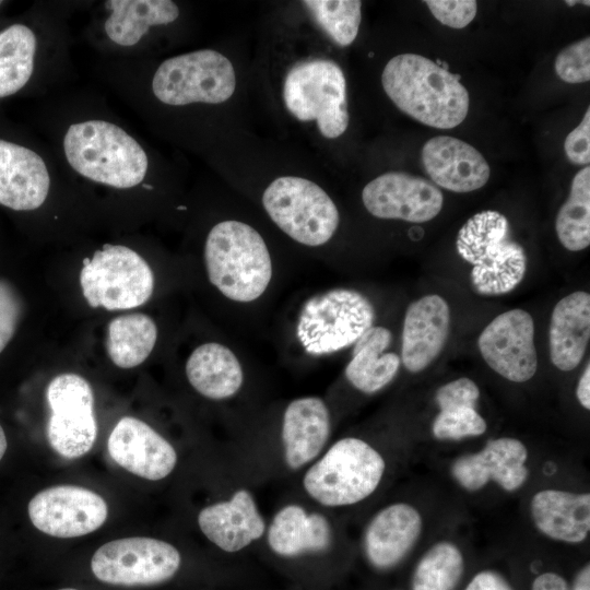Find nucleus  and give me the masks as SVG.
<instances>
[{
  "mask_svg": "<svg viewBox=\"0 0 590 590\" xmlns=\"http://www.w3.org/2000/svg\"><path fill=\"white\" fill-rule=\"evenodd\" d=\"M381 84L402 113L428 127L455 128L469 113V92L459 76L421 55L391 58L382 70Z\"/></svg>",
  "mask_w": 590,
  "mask_h": 590,
  "instance_id": "f257e3e1",
  "label": "nucleus"
},
{
  "mask_svg": "<svg viewBox=\"0 0 590 590\" xmlns=\"http://www.w3.org/2000/svg\"><path fill=\"white\" fill-rule=\"evenodd\" d=\"M208 278L225 297L238 303L259 298L272 278V261L262 236L247 223L215 224L204 245Z\"/></svg>",
  "mask_w": 590,
  "mask_h": 590,
  "instance_id": "f03ea898",
  "label": "nucleus"
},
{
  "mask_svg": "<svg viewBox=\"0 0 590 590\" xmlns=\"http://www.w3.org/2000/svg\"><path fill=\"white\" fill-rule=\"evenodd\" d=\"M71 167L93 181L125 189L139 185L148 170V156L125 130L104 120L71 125L63 139Z\"/></svg>",
  "mask_w": 590,
  "mask_h": 590,
  "instance_id": "7ed1b4c3",
  "label": "nucleus"
},
{
  "mask_svg": "<svg viewBox=\"0 0 590 590\" xmlns=\"http://www.w3.org/2000/svg\"><path fill=\"white\" fill-rule=\"evenodd\" d=\"M456 248L472 266V284L482 295L509 293L524 278V249L511 238L507 217L497 211L471 216L458 232Z\"/></svg>",
  "mask_w": 590,
  "mask_h": 590,
  "instance_id": "20e7f679",
  "label": "nucleus"
},
{
  "mask_svg": "<svg viewBox=\"0 0 590 590\" xmlns=\"http://www.w3.org/2000/svg\"><path fill=\"white\" fill-rule=\"evenodd\" d=\"M386 463L368 442L345 437L335 441L305 473L306 493L327 507L359 503L378 487Z\"/></svg>",
  "mask_w": 590,
  "mask_h": 590,
  "instance_id": "39448f33",
  "label": "nucleus"
},
{
  "mask_svg": "<svg viewBox=\"0 0 590 590\" xmlns=\"http://www.w3.org/2000/svg\"><path fill=\"white\" fill-rule=\"evenodd\" d=\"M282 96L287 111L299 121H315L322 137L337 139L346 131V79L333 60L312 58L294 64L285 74Z\"/></svg>",
  "mask_w": 590,
  "mask_h": 590,
  "instance_id": "423d86ee",
  "label": "nucleus"
},
{
  "mask_svg": "<svg viewBox=\"0 0 590 590\" xmlns=\"http://www.w3.org/2000/svg\"><path fill=\"white\" fill-rule=\"evenodd\" d=\"M375 320L369 299L352 288H332L307 299L296 333L305 351L324 355L354 344Z\"/></svg>",
  "mask_w": 590,
  "mask_h": 590,
  "instance_id": "0eeeda50",
  "label": "nucleus"
},
{
  "mask_svg": "<svg viewBox=\"0 0 590 590\" xmlns=\"http://www.w3.org/2000/svg\"><path fill=\"white\" fill-rule=\"evenodd\" d=\"M262 205L282 232L309 247L328 243L340 223L330 196L316 182L299 176L275 178L263 191Z\"/></svg>",
  "mask_w": 590,
  "mask_h": 590,
  "instance_id": "6e6552de",
  "label": "nucleus"
},
{
  "mask_svg": "<svg viewBox=\"0 0 590 590\" xmlns=\"http://www.w3.org/2000/svg\"><path fill=\"white\" fill-rule=\"evenodd\" d=\"M80 284L91 307L123 310L139 307L150 299L154 274L134 250L106 244L91 259H84Z\"/></svg>",
  "mask_w": 590,
  "mask_h": 590,
  "instance_id": "1a4fd4ad",
  "label": "nucleus"
},
{
  "mask_svg": "<svg viewBox=\"0 0 590 590\" xmlns=\"http://www.w3.org/2000/svg\"><path fill=\"white\" fill-rule=\"evenodd\" d=\"M181 566V555L170 543L146 536L109 541L90 559L92 577L115 588H149L173 579Z\"/></svg>",
  "mask_w": 590,
  "mask_h": 590,
  "instance_id": "9d476101",
  "label": "nucleus"
},
{
  "mask_svg": "<svg viewBox=\"0 0 590 590\" xmlns=\"http://www.w3.org/2000/svg\"><path fill=\"white\" fill-rule=\"evenodd\" d=\"M236 88L231 60L213 49H200L166 59L155 71L152 90L166 105L221 104Z\"/></svg>",
  "mask_w": 590,
  "mask_h": 590,
  "instance_id": "9b49d317",
  "label": "nucleus"
},
{
  "mask_svg": "<svg viewBox=\"0 0 590 590\" xmlns=\"http://www.w3.org/2000/svg\"><path fill=\"white\" fill-rule=\"evenodd\" d=\"M46 399L51 411L46 428L50 447L67 459L86 455L97 437L88 381L78 374H60L48 384Z\"/></svg>",
  "mask_w": 590,
  "mask_h": 590,
  "instance_id": "f8f14e48",
  "label": "nucleus"
},
{
  "mask_svg": "<svg viewBox=\"0 0 590 590\" xmlns=\"http://www.w3.org/2000/svg\"><path fill=\"white\" fill-rule=\"evenodd\" d=\"M32 524L60 539L78 538L99 529L107 519L106 500L94 491L76 485L47 487L27 505Z\"/></svg>",
  "mask_w": 590,
  "mask_h": 590,
  "instance_id": "ddd939ff",
  "label": "nucleus"
},
{
  "mask_svg": "<svg viewBox=\"0 0 590 590\" xmlns=\"http://www.w3.org/2000/svg\"><path fill=\"white\" fill-rule=\"evenodd\" d=\"M479 350L486 364L502 377L524 382L538 368L534 322L522 309L498 315L479 337Z\"/></svg>",
  "mask_w": 590,
  "mask_h": 590,
  "instance_id": "4468645a",
  "label": "nucleus"
},
{
  "mask_svg": "<svg viewBox=\"0 0 590 590\" xmlns=\"http://www.w3.org/2000/svg\"><path fill=\"white\" fill-rule=\"evenodd\" d=\"M366 210L384 220L424 223L442 209V192L433 182L404 172H388L370 180L362 191Z\"/></svg>",
  "mask_w": 590,
  "mask_h": 590,
  "instance_id": "2eb2a0df",
  "label": "nucleus"
},
{
  "mask_svg": "<svg viewBox=\"0 0 590 590\" xmlns=\"http://www.w3.org/2000/svg\"><path fill=\"white\" fill-rule=\"evenodd\" d=\"M110 458L128 472L150 481L169 475L176 463L175 448L145 422L121 417L107 440Z\"/></svg>",
  "mask_w": 590,
  "mask_h": 590,
  "instance_id": "dca6fc26",
  "label": "nucleus"
},
{
  "mask_svg": "<svg viewBox=\"0 0 590 590\" xmlns=\"http://www.w3.org/2000/svg\"><path fill=\"white\" fill-rule=\"evenodd\" d=\"M528 450L523 442L511 437L487 441L475 453L458 458L451 465L455 480L465 489L474 492L489 481L508 492L518 489L528 477Z\"/></svg>",
  "mask_w": 590,
  "mask_h": 590,
  "instance_id": "f3484780",
  "label": "nucleus"
},
{
  "mask_svg": "<svg viewBox=\"0 0 590 590\" xmlns=\"http://www.w3.org/2000/svg\"><path fill=\"white\" fill-rule=\"evenodd\" d=\"M422 163L439 187L464 193L482 188L491 168L484 156L471 144L449 135L429 139L422 149Z\"/></svg>",
  "mask_w": 590,
  "mask_h": 590,
  "instance_id": "a211bd4d",
  "label": "nucleus"
},
{
  "mask_svg": "<svg viewBox=\"0 0 590 590\" xmlns=\"http://www.w3.org/2000/svg\"><path fill=\"white\" fill-rule=\"evenodd\" d=\"M450 311L447 302L437 294L411 303L406 309L401 359L411 373L424 370L439 355L447 341Z\"/></svg>",
  "mask_w": 590,
  "mask_h": 590,
  "instance_id": "6ab92c4d",
  "label": "nucleus"
},
{
  "mask_svg": "<svg viewBox=\"0 0 590 590\" xmlns=\"http://www.w3.org/2000/svg\"><path fill=\"white\" fill-rule=\"evenodd\" d=\"M201 532L217 547L235 553L261 538L266 522L251 493L236 491L228 500L204 507L198 515Z\"/></svg>",
  "mask_w": 590,
  "mask_h": 590,
  "instance_id": "aec40b11",
  "label": "nucleus"
},
{
  "mask_svg": "<svg viewBox=\"0 0 590 590\" xmlns=\"http://www.w3.org/2000/svg\"><path fill=\"white\" fill-rule=\"evenodd\" d=\"M50 179L43 158L22 145L0 140V204L15 211L39 208Z\"/></svg>",
  "mask_w": 590,
  "mask_h": 590,
  "instance_id": "412c9836",
  "label": "nucleus"
},
{
  "mask_svg": "<svg viewBox=\"0 0 590 590\" xmlns=\"http://www.w3.org/2000/svg\"><path fill=\"white\" fill-rule=\"evenodd\" d=\"M422 531V517L411 505L391 504L369 521L364 535V550L377 569L398 565L412 550Z\"/></svg>",
  "mask_w": 590,
  "mask_h": 590,
  "instance_id": "4be33fe9",
  "label": "nucleus"
},
{
  "mask_svg": "<svg viewBox=\"0 0 590 590\" xmlns=\"http://www.w3.org/2000/svg\"><path fill=\"white\" fill-rule=\"evenodd\" d=\"M330 414L318 397L293 400L282 421L284 459L291 469H299L314 460L330 435Z\"/></svg>",
  "mask_w": 590,
  "mask_h": 590,
  "instance_id": "5701e85b",
  "label": "nucleus"
},
{
  "mask_svg": "<svg viewBox=\"0 0 590 590\" xmlns=\"http://www.w3.org/2000/svg\"><path fill=\"white\" fill-rule=\"evenodd\" d=\"M530 512L536 529L550 539L577 544L588 536L589 493L542 489L532 496Z\"/></svg>",
  "mask_w": 590,
  "mask_h": 590,
  "instance_id": "b1692460",
  "label": "nucleus"
},
{
  "mask_svg": "<svg viewBox=\"0 0 590 590\" xmlns=\"http://www.w3.org/2000/svg\"><path fill=\"white\" fill-rule=\"evenodd\" d=\"M590 339V295L578 291L554 307L548 329L550 358L563 371L576 368Z\"/></svg>",
  "mask_w": 590,
  "mask_h": 590,
  "instance_id": "393cba45",
  "label": "nucleus"
},
{
  "mask_svg": "<svg viewBox=\"0 0 590 590\" xmlns=\"http://www.w3.org/2000/svg\"><path fill=\"white\" fill-rule=\"evenodd\" d=\"M332 541V531L327 518L317 512H307L299 505H287L273 517L268 530L271 550L285 557L327 550Z\"/></svg>",
  "mask_w": 590,
  "mask_h": 590,
  "instance_id": "a878e982",
  "label": "nucleus"
},
{
  "mask_svg": "<svg viewBox=\"0 0 590 590\" xmlns=\"http://www.w3.org/2000/svg\"><path fill=\"white\" fill-rule=\"evenodd\" d=\"M477 385L465 377L439 387L435 400L439 413L433 422V435L441 440H460L485 433L487 424L476 411Z\"/></svg>",
  "mask_w": 590,
  "mask_h": 590,
  "instance_id": "bb28decb",
  "label": "nucleus"
},
{
  "mask_svg": "<svg viewBox=\"0 0 590 590\" xmlns=\"http://www.w3.org/2000/svg\"><path fill=\"white\" fill-rule=\"evenodd\" d=\"M186 376L197 392L212 400L233 397L244 381L237 356L216 342L201 344L192 351L186 363Z\"/></svg>",
  "mask_w": 590,
  "mask_h": 590,
  "instance_id": "cd10ccee",
  "label": "nucleus"
},
{
  "mask_svg": "<svg viewBox=\"0 0 590 590\" xmlns=\"http://www.w3.org/2000/svg\"><path fill=\"white\" fill-rule=\"evenodd\" d=\"M392 334L385 327H370L356 342L352 358L345 368L351 385L364 393H375L397 375L400 357L386 352Z\"/></svg>",
  "mask_w": 590,
  "mask_h": 590,
  "instance_id": "c85d7f7f",
  "label": "nucleus"
},
{
  "mask_svg": "<svg viewBox=\"0 0 590 590\" xmlns=\"http://www.w3.org/2000/svg\"><path fill=\"white\" fill-rule=\"evenodd\" d=\"M111 10L105 22L109 39L120 46H133L151 26L166 25L179 16V9L170 0H110Z\"/></svg>",
  "mask_w": 590,
  "mask_h": 590,
  "instance_id": "c756f323",
  "label": "nucleus"
},
{
  "mask_svg": "<svg viewBox=\"0 0 590 590\" xmlns=\"http://www.w3.org/2000/svg\"><path fill=\"white\" fill-rule=\"evenodd\" d=\"M157 339L154 320L141 312L114 318L107 328L106 351L120 368H133L151 354Z\"/></svg>",
  "mask_w": 590,
  "mask_h": 590,
  "instance_id": "7c9ffc66",
  "label": "nucleus"
},
{
  "mask_svg": "<svg viewBox=\"0 0 590 590\" xmlns=\"http://www.w3.org/2000/svg\"><path fill=\"white\" fill-rule=\"evenodd\" d=\"M36 37L23 24H13L0 32V98L20 91L34 68Z\"/></svg>",
  "mask_w": 590,
  "mask_h": 590,
  "instance_id": "2f4dec72",
  "label": "nucleus"
},
{
  "mask_svg": "<svg viewBox=\"0 0 590 590\" xmlns=\"http://www.w3.org/2000/svg\"><path fill=\"white\" fill-rule=\"evenodd\" d=\"M559 243L570 251L590 245V167L579 170L570 186L566 202L558 210L555 222Z\"/></svg>",
  "mask_w": 590,
  "mask_h": 590,
  "instance_id": "473e14b6",
  "label": "nucleus"
},
{
  "mask_svg": "<svg viewBox=\"0 0 590 590\" xmlns=\"http://www.w3.org/2000/svg\"><path fill=\"white\" fill-rule=\"evenodd\" d=\"M464 570L462 553L451 542L434 544L418 560L412 577L413 590H453Z\"/></svg>",
  "mask_w": 590,
  "mask_h": 590,
  "instance_id": "72a5a7b5",
  "label": "nucleus"
},
{
  "mask_svg": "<svg viewBox=\"0 0 590 590\" xmlns=\"http://www.w3.org/2000/svg\"><path fill=\"white\" fill-rule=\"evenodd\" d=\"M302 4L338 46H350L356 39L362 21V1L306 0Z\"/></svg>",
  "mask_w": 590,
  "mask_h": 590,
  "instance_id": "f704fd0d",
  "label": "nucleus"
},
{
  "mask_svg": "<svg viewBox=\"0 0 590 590\" xmlns=\"http://www.w3.org/2000/svg\"><path fill=\"white\" fill-rule=\"evenodd\" d=\"M557 76L570 84L590 80V38L586 37L564 48L555 59Z\"/></svg>",
  "mask_w": 590,
  "mask_h": 590,
  "instance_id": "c9c22d12",
  "label": "nucleus"
},
{
  "mask_svg": "<svg viewBox=\"0 0 590 590\" xmlns=\"http://www.w3.org/2000/svg\"><path fill=\"white\" fill-rule=\"evenodd\" d=\"M22 311L21 296L11 283L0 279V353L13 338Z\"/></svg>",
  "mask_w": 590,
  "mask_h": 590,
  "instance_id": "e433bc0d",
  "label": "nucleus"
},
{
  "mask_svg": "<svg viewBox=\"0 0 590 590\" xmlns=\"http://www.w3.org/2000/svg\"><path fill=\"white\" fill-rule=\"evenodd\" d=\"M424 2L437 21L457 30L469 25L477 12V2L474 0H428Z\"/></svg>",
  "mask_w": 590,
  "mask_h": 590,
  "instance_id": "4c0bfd02",
  "label": "nucleus"
},
{
  "mask_svg": "<svg viewBox=\"0 0 590 590\" xmlns=\"http://www.w3.org/2000/svg\"><path fill=\"white\" fill-rule=\"evenodd\" d=\"M564 150L567 158L575 165L588 166L590 163V110L587 109L581 122L568 133Z\"/></svg>",
  "mask_w": 590,
  "mask_h": 590,
  "instance_id": "58836bf2",
  "label": "nucleus"
},
{
  "mask_svg": "<svg viewBox=\"0 0 590 590\" xmlns=\"http://www.w3.org/2000/svg\"><path fill=\"white\" fill-rule=\"evenodd\" d=\"M465 590H512V588L499 574L482 570L471 579Z\"/></svg>",
  "mask_w": 590,
  "mask_h": 590,
  "instance_id": "ea45409f",
  "label": "nucleus"
},
{
  "mask_svg": "<svg viewBox=\"0 0 590 590\" xmlns=\"http://www.w3.org/2000/svg\"><path fill=\"white\" fill-rule=\"evenodd\" d=\"M532 590H569V588L562 576L555 573H544L534 579Z\"/></svg>",
  "mask_w": 590,
  "mask_h": 590,
  "instance_id": "a19ab883",
  "label": "nucleus"
},
{
  "mask_svg": "<svg viewBox=\"0 0 590 590\" xmlns=\"http://www.w3.org/2000/svg\"><path fill=\"white\" fill-rule=\"evenodd\" d=\"M579 403L587 410L590 409V365L582 373L576 389Z\"/></svg>",
  "mask_w": 590,
  "mask_h": 590,
  "instance_id": "79ce46f5",
  "label": "nucleus"
},
{
  "mask_svg": "<svg viewBox=\"0 0 590 590\" xmlns=\"http://www.w3.org/2000/svg\"><path fill=\"white\" fill-rule=\"evenodd\" d=\"M571 590H590V566L587 564L576 575Z\"/></svg>",
  "mask_w": 590,
  "mask_h": 590,
  "instance_id": "37998d69",
  "label": "nucleus"
},
{
  "mask_svg": "<svg viewBox=\"0 0 590 590\" xmlns=\"http://www.w3.org/2000/svg\"><path fill=\"white\" fill-rule=\"evenodd\" d=\"M8 448V440L3 427L0 425V461L4 457Z\"/></svg>",
  "mask_w": 590,
  "mask_h": 590,
  "instance_id": "c03bdc74",
  "label": "nucleus"
},
{
  "mask_svg": "<svg viewBox=\"0 0 590 590\" xmlns=\"http://www.w3.org/2000/svg\"><path fill=\"white\" fill-rule=\"evenodd\" d=\"M55 590H82V589L72 587V586H64V587L57 588Z\"/></svg>",
  "mask_w": 590,
  "mask_h": 590,
  "instance_id": "a18cd8bd",
  "label": "nucleus"
},
{
  "mask_svg": "<svg viewBox=\"0 0 590 590\" xmlns=\"http://www.w3.org/2000/svg\"><path fill=\"white\" fill-rule=\"evenodd\" d=\"M2 4V1H0V5Z\"/></svg>",
  "mask_w": 590,
  "mask_h": 590,
  "instance_id": "49530a36",
  "label": "nucleus"
}]
</instances>
